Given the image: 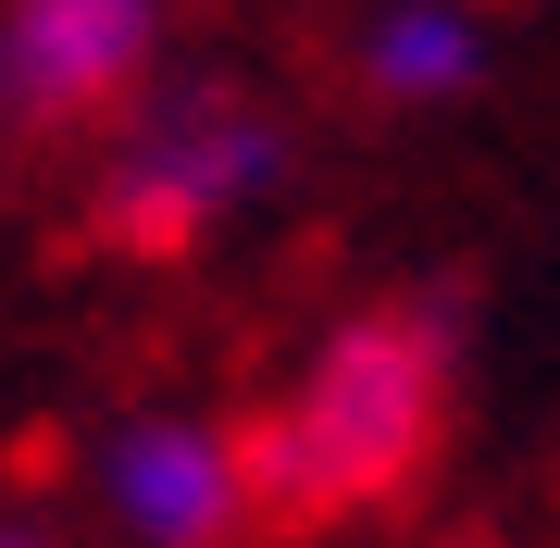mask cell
Returning <instances> with one entry per match:
<instances>
[{"label":"cell","mask_w":560,"mask_h":548,"mask_svg":"<svg viewBox=\"0 0 560 548\" xmlns=\"http://www.w3.org/2000/svg\"><path fill=\"white\" fill-rule=\"evenodd\" d=\"M448 424V325L411 300L349 312L300 349L287 399L249 424V499L275 524H337L374 511L386 487H411L423 448Z\"/></svg>","instance_id":"cell-1"},{"label":"cell","mask_w":560,"mask_h":548,"mask_svg":"<svg viewBox=\"0 0 560 548\" xmlns=\"http://www.w3.org/2000/svg\"><path fill=\"white\" fill-rule=\"evenodd\" d=\"M287 187V125L224 75H150L101 150V237L113 249H212Z\"/></svg>","instance_id":"cell-2"},{"label":"cell","mask_w":560,"mask_h":548,"mask_svg":"<svg viewBox=\"0 0 560 548\" xmlns=\"http://www.w3.org/2000/svg\"><path fill=\"white\" fill-rule=\"evenodd\" d=\"M175 0H0V125H113L162 75Z\"/></svg>","instance_id":"cell-3"},{"label":"cell","mask_w":560,"mask_h":548,"mask_svg":"<svg viewBox=\"0 0 560 548\" xmlns=\"http://www.w3.org/2000/svg\"><path fill=\"white\" fill-rule=\"evenodd\" d=\"M88 487H101V524L125 548H224V536L261 524L249 436L212 424V411H125L88 448Z\"/></svg>","instance_id":"cell-4"},{"label":"cell","mask_w":560,"mask_h":548,"mask_svg":"<svg viewBox=\"0 0 560 548\" xmlns=\"http://www.w3.org/2000/svg\"><path fill=\"white\" fill-rule=\"evenodd\" d=\"M361 88L374 101H399V113H436L460 101V88L486 75V25L460 13V0H386V13H361Z\"/></svg>","instance_id":"cell-5"},{"label":"cell","mask_w":560,"mask_h":548,"mask_svg":"<svg viewBox=\"0 0 560 548\" xmlns=\"http://www.w3.org/2000/svg\"><path fill=\"white\" fill-rule=\"evenodd\" d=\"M0 548H62V536L38 524V511H0Z\"/></svg>","instance_id":"cell-6"}]
</instances>
